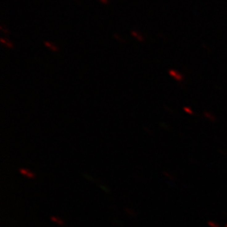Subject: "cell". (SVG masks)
<instances>
[{
	"instance_id": "cell-1",
	"label": "cell",
	"mask_w": 227,
	"mask_h": 227,
	"mask_svg": "<svg viewBox=\"0 0 227 227\" xmlns=\"http://www.w3.org/2000/svg\"><path fill=\"white\" fill-rule=\"evenodd\" d=\"M19 172H20V174H22L24 177H26L27 179H34L35 178V174L27 168L21 167V168H19Z\"/></svg>"
},
{
	"instance_id": "cell-2",
	"label": "cell",
	"mask_w": 227,
	"mask_h": 227,
	"mask_svg": "<svg viewBox=\"0 0 227 227\" xmlns=\"http://www.w3.org/2000/svg\"><path fill=\"white\" fill-rule=\"evenodd\" d=\"M168 74H169V76H171L174 80H183V76H182V74H180L177 70H175V69H170L169 71H168Z\"/></svg>"
},
{
	"instance_id": "cell-3",
	"label": "cell",
	"mask_w": 227,
	"mask_h": 227,
	"mask_svg": "<svg viewBox=\"0 0 227 227\" xmlns=\"http://www.w3.org/2000/svg\"><path fill=\"white\" fill-rule=\"evenodd\" d=\"M131 34L138 41V42H144L145 41V38H144V35L140 33L138 31H132Z\"/></svg>"
},
{
	"instance_id": "cell-4",
	"label": "cell",
	"mask_w": 227,
	"mask_h": 227,
	"mask_svg": "<svg viewBox=\"0 0 227 227\" xmlns=\"http://www.w3.org/2000/svg\"><path fill=\"white\" fill-rule=\"evenodd\" d=\"M44 44H45V46H46L47 48L51 49V50H52V51H54V52H57V51L59 50V47H57L56 45H54V44H52V43L48 42V41L44 42Z\"/></svg>"
},
{
	"instance_id": "cell-5",
	"label": "cell",
	"mask_w": 227,
	"mask_h": 227,
	"mask_svg": "<svg viewBox=\"0 0 227 227\" xmlns=\"http://www.w3.org/2000/svg\"><path fill=\"white\" fill-rule=\"evenodd\" d=\"M50 220H51L53 222H55V223H57V224H59V225H64V221H63L62 219H60V218H58V217H56V216L50 217Z\"/></svg>"
},
{
	"instance_id": "cell-6",
	"label": "cell",
	"mask_w": 227,
	"mask_h": 227,
	"mask_svg": "<svg viewBox=\"0 0 227 227\" xmlns=\"http://www.w3.org/2000/svg\"><path fill=\"white\" fill-rule=\"evenodd\" d=\"M1 43H2V44H4V45H5L7 47H9V48H12V47H13L12 43L10 42L9 40H6L5 38H1Z\"/></svg>"
},
{
	"instance_id": "cell-7",
	"label": "cell",
	"mask_w": 227,
	"mask_h": 227,
	"mask_svg": "<svg viewBox=\"0 0 227 227\" xmlns=\"http://www.w3.org/2000/svg\"><path fill=\"white\" fill-rule=\"evenodd\" d=\"M114 36H115V38L118 40V41H119L120 43H124V39L121 37V36H119L118 34H115V35H114Z\"/></svg>"
},
{
	"instance_id": "cell-8",
	"label": "cell",
	"mask_w": 227,
	"mask_h": 227,
	"mask_svg": "<svg viewBox=\"0 0 227 227\" xmlns=\"http://www.w3.org/2000/svg\"><path fill=\"white\" fill-rule=\"evenodd\" d=\"M0 28H1L2 32H4V33H6V34H8V33H9V31L7 30V28H6V27H4L3 25L1 26V27H0Z\"/></svg>"
},
{
	"instance_id": "cell-9",
	"label": "cell",
	"mask_w": 227,
	"mask_h": 227,
	"mask_svg": "<svg viewBox=\"0 0 227 227\" xmlns=\"http://www.w3.org/2000/svg\"><path fill=\"white\" fill-rule=\"evenodd\" d=\"M98 1L101 2V3H102V4H104V5H106V4L109 3V0H98Z\"/></svg>"
}]
</instances>
